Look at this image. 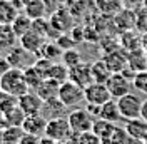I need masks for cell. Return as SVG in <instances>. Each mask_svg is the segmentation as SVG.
Returning <instances> with one entry per match:
<instances>
[{"instance_id": "cell-1", "label": "cell", "mask_w": 147, "mask_h": 144, "mask_svg": "<svg viewBox=\"0 0 147 144\" xmlns=\"http://www.w3.org/2000/svg\"><path fill=\"white\" fill-rule=\"evenodd\" d=\"M0 86H2V90L10 92L17 97H22L24 94H27L30 90L27 81H25L24 69H17V67H12L9 72H5L0 77Z\"/></svg>"}, {"instance_id": "cell-2", "label": "cell", "mask_w": 147, "mask_h": 144, "mask_svg": "<svg viewBox=\"0 0 147 144\" xmlns=\"http://www.w3.org/2000/svg\"><path fill=\"white\" fill-rule=\"evenodd\" d=\"M45 136H49L50 139H54L57 143H64V141L72 139L75 134H74L72 129H70V124H69V119L67 117L54 116L52 119H49V122H47Z\"/></svg>"}, {"instance_id": "cell-3", "label": "cell", "mask_w": 147, "mask_h": 144, "mask_svg": "<svg viewBox=\"0 0 147 144\" xmlns=\"http://www.w3.org/2000/svg\"><path fill=\"white\" fill-rule=\"evenodd\" d=\"M69 119V124H70V129L75 136L84 134L87 131H92V126H94V121L95 117L92 116L90 112L87 111V107H75L70 111V114L67 116Z\"/></svg>"}, {"instance_id": "cell-4", "label": "cell", "mask_w": 147, "mask_h": 144, "mask_svg": "<svg viewBox=\"0 0 147 144\" xmlns=\"http://www.w3.org/2000/svg\"><path fill=\"white\" fill-rule=\"evenodd\" d=\"M57 99L60 101L65 107H77L82 101H85L84 99V89L72 81H65L59 87Z\"/></svg>"}, {"instance_id": "cell-5", "label": "cell", "mask_w": 147, "mask_h": 144, "mask_svg": "<svg viewBox=\"0 0 147 144\" xmlns=\"http://www.w3.org/2000/svg\"><path fill=\"white\" fill-rule=\"evenodd\" d=\"M117 101V106H119L120 116L122 119H136V117H140V107H142V97L139 94H134V92H129L125 96L119 97Z\"/></svg>"}, {"instance_id": "cell-6", "label": "cell", "mask_w": 147, "mask_h": 144, "mask_svg": "<svg viewBox=\"0 0 147 144\" xmlns=\"http://www.w3.org/2000/svg\"><path fill=\"white\" fill-rule=\"evenodd\" d=\"M84 99L87 104L92 106H102L105 104L107 101L112 99L109 89L105 84H99V82H92L90 86H87L84 89Z\"/></svg>"}, {"instance_id": "cell-7", "label": "cell", "mask_w": 147, "mask_h": 144, "mask_svg": "<svg viewBox=\"0 0 147 144\" xmlns=\"http://www.w3.org/2000/svg\"><path fill=\"white\" fill-rule=\"evenodd\" d=\"M105 86L109 89L112 99H119V97H122V96H125V94L130 92L132 81L129 77H125L122 72H114L109 77V81L105 82Z\"/></svg>"}, {"instance_id": "cell-8", "label": "cell", "mask_w": 147, "mask_h": 144, "mask_svg": "<svg viewBox=\"0 0 147 144\" xmlns=\"http://www.w3.org/2000/svg\"><path fill=\"white\" fill-rule=\"evenodd\" d=\"M7 59H9V62L12 67H17V69H25L28 65H32V64L35 62L37 55L32 54V52H28L25 50L22 45H13L12 49H9V52L5 55Z\"/></svg>"}, {"instance_id": "cell-9", "label": "cell", "mask_w": 147, "mask_h": 144, "mask_svg": "<svg viewBox=\"0 0 147 144\" xmlns=\"http://www.w3.org/2000/svg\"><path fill=\"white\" fill-rule=\"evenodd\" d=\"M44 106H45L44 99L37 92H34V90H28L27 94H24L22 97H18V107L25 112V116L40 114Z\"/></svg>"}, {"instance_id": "cell-10", "label": "cell", "mask_w": 147, "mask_h": 144, "mask_svg": "<svg viewBox=\"0 0 147 144\" xmlns=\"http://www.w3.org/2000/svg\"><path fill=\"white\" fill-rule=\"evenodd\" d=\"M102 60L107 64V67L110 72H122L127 67V50H124L122 47L112 49L109 52H105V55L102 57Z\"/></svg>"}, {"instance_id": "cell-11", "label": "cell", "mask_w": 147, "mask_h": 144, "mask_svg": "<svg viewBox=\"0 0 147 144\" xmlns=\"http://www.w3.org/2000/svg\"><path fill=\"white\" fill-rule=\"evenodd\" d=\"M69 81L75 82L77 86H80L82 89H85L87 86H90L94 79H92V67L90 64L80 62L79 65H75L72 69H69Z\"/></svg>"}, {"instance_id": "cell-12", "label": "cell", "mask_w": 147, "mask_h": 144, "mask_svg": "<svg viewBox=\"0 0 147 144\" xmlns=\"http://www.w3.org/2000/svg\"><path fill=\"white\" fill-rule=\"evenodd\" d=\"M125 132L134 143H144L147 139V122L142 117H136V119H129L125 122Z\"/></svg>"}, {"instance_id": "cell-13", "label": "cell", "mask_w": 147, "mask_h": 144, "mask_svg": "<svg viewBox=\"0 0 147 144\" xmlns=\"http://www.w3.org/2000/svg\"><path fill=\"white\" fill-rule=\"evenodd\" d=\"M47 122L49 119L42 116V114H32V116H25L24 119V124H22V129L28 132V134H34V136H44L45 134V129H47Z\"/></svg>"}, {"instance_id": "cell-14", "label": "cell", "mask_w": 147, "mask_h": 144, "mask_svg": "<svg viewBox=\"0 0 147 144\" xmlns=\"http://www.w3.org/2000/svg\"><path fill=\"white\" fill-rule=\"evenodd\" d=\"M47 42V39L44 35H40L38 32L35 30H28L27 34H24V35L18 39V44L22 45L25 50L28 52H32V54H38L40 52V49H42V45Z\"/></svg>"}, {"instance_id": "cell-15", "label": "cell", "mask_w": 147, "mask_h": 144, "mask_svg": "<svg viewBox=\"0 0 147 144\" xmlns=\"http://www.w3.org/2000/svg\"><path fill=\"white\" fill-rule=\"evenodd\" d=\"M127 65L134 72L147 71V52L142 47L127 52Z\"/></svg>"}, {"instance_id": "cell-16", "label": "cell", "mask_w": 147, "mask_h": 144, "mask_svg": "<svg viewBox=\"0 0 147 144\" xmlns=\"http://www.w3.org/2000/svg\"><path fill=\"white\" fill-rule=\"evenodd\" d=\"M99 117L104 119V121H109V122H119L122 116H120V111L119 106H117V101L115 99H110L107 101L105 104L100 106V111H99Z\"/></svg>"}, {"instance_id": "cell-17", "label": "cell", "mask_w": 147, "mask_h": 144, "mask_svg": "<svg viewBox=\"0 0 147 144\" xmlns=\"http://www.w3.org/2000/svg\"><path fill=\"white\" fill-rule=\"evenodd\" d=\"M94 5L102 15H109V17H114L120 10H124L122 0H94Z\"/></svg>"}, {"instance_id": "cell-18", "label": "cell", "mask_w": 147, "mask_h": 144, "mask_svg": "<svg viewBox=\"0 0 147 144\" xmlns=\"http://www.w3.org/2000/svg\"><path fill=\"white\" fill-rule=\"evenodd\" d=\"M115 127H117V126H115L114 122H109V121H104V119H100V117H97V119L94 121L92 132L100 137L102 144H105L107 141H109V137L112 136V132H114V129H115Z\"/></svg>"}, {"instance_id": "cell-19", "label": "cell", "mask_w": 147, "mask_h": 144, "mask_svg": "<svg viewBox=\"0 0 147 144\" xmlns=\"http://www.w3.org/2000/svg\"><path fill=\"white\" fill-rule=\"evenodd\" d=\"M24 74H25V81H27V84H28V89L34 90V92H37V89L42 86V82L47 79L34 64L28 65V67H25V69H24Z\"/></svg>"}, {"instance_id": "cell-20", "label": "cell", "mask_w": 147, "mask_h": 144, "mask_svg": "<svg viewBox=\"0 0 147 144\" xmlns=\"http://www.w3.org/2000/svg\"><path fill=\"white\" fill-rule=\"evenodd\" d=\"M32 22L34 20L28 17V15H25L24 12H20L17 17H15V20L10 24V27L13 30V34L17 35V39H20L24 34H27L28 30H32Z\"/></svg>"}, {"instance_id": "cell-21", "label": "cell", "mask_w": 147, "mask_h": 144, "mask_svg": "<svg viewBox=\"0 0 147 144\" xmlns=\"http://www.w3.org/2000/svg\"><path fill=\"white\" fill-rule=\"evenodd\" d=\"M59 87H60L59 82L52 81V79H45V81L42 82V86L37 89V94L44 99V102H47V101L57 99V96H59Z\"/></svg>"}, {"instance_id": "cell-22", "label": "cell", "mask_w": 147, "mask_h": 144, "mask_svg": "<svg viewBox=\"0 0 147 144\" xmlns=\"http://www.w3.org/2000/svg\"><path fill=\"white\" fill-rule=\"evenodd\" d=\"M92 67V79L94 82H99V84H105V82L109 81V77L112 75V72L110 69L107 67V64L104 62V60H95V62L90 64Z\"/></svg>"}, {"instance_id": "cell-23", "label": "cell", "mask_w": 147, "mask_h": 144, "mask_svg": "<svg viewBox=\"0 0 147 144\" xmlns=\"http://www.w3.org/2000/svg\"><path fill=\"white\" fill-rule=\"evenodd\" d=\"M18 14L20 12L13 7L10 0H0V24L2 25H10Z\"/></svg>"}, {"instance_id": "cell-24", "label": "cell", "mask_w": 147, "mask_h": 144, "mask_svg": "<svg viewBox=\"0 0 147 144\" xmlns=\"http://www.w3.org/2000/svg\"><path fill=\"white\" fill-rule=\"evenodd\" d=\"M62 52H64V50L55 44V42L47 40L45 44L42 45V49H40V52L37 54V57H44V59L50 60V62H57V59L62 57Z\"/></svg>"}, {"instance_id": "cell-25", "label": "cell", "mask_w": 147, "mask_h": 144, "mask_svg": "<svg viewBox=\"0 0 147 144\" xmlns=\"http://www.w3.org/2000/svg\"><path fill=\"white\" fill-rule=\"evenodd\" d=\"M24 14L28 15L32 20H37V18H44L47 14V7L44 0H32L28 2L24 9Z\"/></svg>"}, {"instance_id": "cell-26", "label": "cell", "mask_w": 147, "mask_h": 144, "mask_svg": "<svg viewBox=\"0 0 147 144\" xmlns=\"http://www.w3.org/2000/svg\"><path fill=\"white\" fill-rule=\"evenodd\" d=\"M47 79L64 84L65 81H69V67H65L62 62H54L47 72Z\"/></svg>"}, {"instance_id": "cell-27", "label": "cell", "mask_w": 147, "mask_h": 144, "mask_svg": "<svg viewBox=\"0 0 147 144\" xmlns=\"http://www.w3.org/2000/svg\"><path fill=\"white\" fill-rule=\"evenodd\" d=\"M18 39L13 34L10 25H2L0 24V50H9L12 49Z\"/></svg>"}, {"instance_id": "cell-28", "label": "cell", "mask_w": 147, "mask_h": 144, "mask_svg": "<svg viewBox=\"0 0 147 144\" xmlns=\"http://www.w3.org/2000/svg\"><path fill=\"white\" fill-rule=\"evenodd\" d=\"M120 47L124 49V50H136V49H140L142 47V39L136 34V32H132V30H125L124 32V35L120 39Z\"/></svg>"}, {"instance_id": "cell-29", "label": "cell", "mask_w": 147, "mask_h": 144, "mask_svg": "<svg viewBox=\"0 0 147 144\" xmlns=\"http://www.w3.org/2000/svg\"><path fill=\"white\" fill-rule=\"evenodd\" d=\"M5 119H7V126L12 127H22L24 124V119H25V112L18 107L10 109L9 112H5Z\"/></svg>"}, {"instance_id": "cell-30", "label": "cell", "mask_w": 147, "mask_h": 144, "mask_svg": "<svg viewBox=\"0 0 147 144\" xmlns=\"http://www.w3.org/2000/svg\"><path fill=\"white\" fill-rule=\"evenodd\" d=\"M18 106V97L10 94V92H5V90H0V111L5 114L9 112L10 109L17 107Z\"/></svg>"}, {"instance_id": "cell-31", "label": "cell", "mask_w": 147, "mask_h": 144, "mask_svg": "<svg viewBox=\"0 0 147 144\" xmlns=\"http://www.w3.org/2000/svg\"><path fill=\"white\" fill-rule=\"evenodd\" d=\"M82 60V55L79 50H75V49H69V50H64L62 52V64H64L65 67H69V69H72L75 65H79Z\"/></svg>"}, {"instance_id": "cell-32", "label": "cell", "mask_w": 147, "mask_h": 144, "mask_svg": "<svg viewBox=\"0 0 147 144\" xmlns=\"http://www.w3.org/2000/svg\"><path fill=\"white\" fill-rule=\"evenodd\" d=\"M132 143H134V141L129 137V134L125 132L124 127H115L114 132H112V136L109 137V141L105 144H132Z\"/></svg>"}, {"instance_id": "cell-33", "label": "cell", "mask_w": 147, "mask_h": 144, "mask_svg": "<svg viewBox=\"0 0 147 144\" xmlns=\"http://www.w3.org/2000/svg\"><path fill=\"white\" fill-rule=\"evenodd\" d=\"M132 87H136L139 94H147V71L137 72L132 79Z\"/></svg>"}, {"instance_id": "cell-34", "label": "cell", "mask_w": 147, "mask_h": 144, "mask_svg": "<svg viewBox=\"0 0 147 144\" xmlns=\"http://www.w3.org/2000/svg\"><path fill=\"white\" fill-rule=\"evenodd\" d=\"M52 27L50 25V20H45V18H37L32 22V30L38 32L40 35H44L45 39H49V29Z\"/></svg>"}, {"instance_id": "cell-35", "label": "cell", "mask_w": 147, "mask_h": 144, "mask_svg": "<svg viewBox=\"0 0 147 144\" xmlns=\"http://www.w3.org/2000/svg\"><path fill=\"white\" fill-rule=\"evenodd\" d=\"M55 44L59 45L62 50H69V49H75V39H74L72 35H69V34H59V37H57V40H55Z\"/></svg>"}, {"instance_id": "cell-36", "label": "cell", "mask_w": 147, "mask_h": 144, "mask_svg": "<svg viewBox=\"0 0 147 144\" xmlns=\"http://www.w3.org/2000/svg\"><path fill=\"white\" fill-rule=\"evenodd\" d=\"M77 144H102V139L92 131H87L84 134L77 136Z\"/></svg>"}, {"instance_id": "cell-37", "label": "cell", "mask_w": 147, "mask_h": 144, "mask_svg": "<svg viewBox=\"0 0 147 144\" xmlns=\"http://www.w3.org/2000/svg\"><path fill=\"white\" fill-rule=\"evenodd\" d=\"M12 69V65H10L9 59L5 57V55H0V77L5 74V72H9Z\"/></svg>"}, {"instance_id": "cell-38", "label": "cell", "mask_w": 147, "mask_h": 144, "mask_svg": "<svg viewBox=\"0 0 147 144\" xmlns=\"http://www.w3.org/2000/svg\"><path fill=\"white\" fill-rule=\"evenodd\" d=\"M38 143V136L28 134V132H24L22 139H20V144H37Z\"/></svg>"}, {"instance_id": "cell-39", "label": "cell", "mask_w": 147, "mask_h": 144, "mask_svg": "<svg viewBox=\"0 0 147 144\" xmlns=\"http://www.w3.org/2000/svg\"><path fill=\"white\" fill-rule=\"evenodd\" d=\"M12 3H13V7L18 10V12H24V9H25V0H10Z\"/></svg>"}, {"instance_id": "cell-40", "label": "cell", "mask_w": 147, "mask_h": 144, "mask_svg": "<svg viewBox=\"0 0 147 144\" xmlns=\"http://www.w3.org/2000/svg\"><path fill=\"white\" fill-rule=\"evenodd\" d=\"M37 144H59L57 143V141H54V139H50V137H49V136H40V137H38V143Z\"/></svg>"}, {"instance_id": "cell-41", "label": "cell", "mask_w": 147, "mask_h": 144, "mask_svg": "<svg viewBox=\"0 0 147 144\" xmlns=\"http://www.w3.org/2000/svg\"><path fill=\"white\" fill-rule=\"evenodd\" d=\"M142 0H122V3H124V9L129 7V9H134L136 5H139Z\"/></svg>"}, {"instance_id": "cell-42", "label": "cell", "mask_w": 147, "mask_h": 144, "mask_svg": "<svg viewBox=\"0 0 147 144\" xmlns=\"http://www.w3.org/2000/svg\"><path fill=\"white\" fill-rule=\"evenodd\" d=\"M140 117L147 122V99L142 101V107H140Z\"/></svg>"}, {"instance_id": "cell-43", "label": "cell", "mask_w": 147, "mask_h": 144, "mask_svg": "<svg viewBox=\"0 0 147 144\" xmlns=\"http://www.w3.org/2000/svg\"><path fill=\"white\" fill-rule=\"evenodd\" d=\"M7 127H9V126H7V119H5V114L0 111V132H2L3 129H7Z\"/></svg>"}, {"instance_id": "cell-44", "label": "cell", "mask_w": 147, "mask_h": 144, "mask_svg": "<svg viewBox=\"0 0 147 144\" xmlns=\"http://www.w3.org/2000/svg\"><path fill=\"white\" fill-rule=\"evenodd\" d=\"M0 144H3V137H2V132H0Z\"/></svg>"}, {"instance_id": "cell-45", "label": "cell", "mask_w": 147, "mask_h": 144, "mask_svg": "<svg viewBox=\"0 0 147 144\" xmlns=\"http://www.w3.org/2000/svg\"><path fill=\"white\" fill-rule=\"evenodd\" d=\"M28 2H32V0H25V3H28Z\"/></svg>"}, {"instance_id": "cell-46", "label": "cell", "mask_w": 147, "mask_h": 144, "mask_svg": "<svg viewBox=\"0 0 147 144\" xmlns=\"http://www.w3.org/2000/svg\"><path fill=\"white\" fill-rule=\"evenodd\" d=\"M142 144H147V139H146V141H144V143H142Z\"/></svg>"}, {"instance_id": "cell-47", "label": "cell", "mask_w": 147, "mask_h": 144, "mask_svg": "<svg viewBox=\"0 0 147 144\" xmlns=\"http://www.w3.org/2000/svg\"><path fill=\"white\" fill-rule=\"evenodd\" d=\"M0 90H2V86H0Z\"/></svg>"}]
</instances>
